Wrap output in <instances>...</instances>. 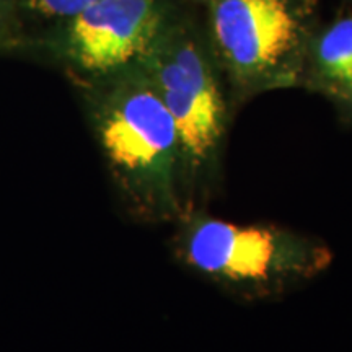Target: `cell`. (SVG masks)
Instances as JSON below:
<instances>
[{
    "label": "cell",
    "instance_id": "obj_1",
    "mask_svg": "<svg viewBox=\"0 0 352 352\" xmlns=\"http://www.w3.org/2000/svg\"><path fill=\"white\" fill-rule=\"evenodd\" d=\"M104 77L94 121L114 192L138 223L173 226L186 210L173 118L139 64Z\"/></svg>",
    "mask_w": 352,
    "mask_h": 352
},
{
    "label": "cell",
    "instance_id": "obj_2",
    "mask_svg": "<svg viewBox=\"0 0 352 352\" xmlns=\"http://www.w3.org/2000/svg\"><path fill=\"white\" fill-rule=\"evenodd\" d=\"M173 227L170 253L176 264L241 302L287 296L334 261L327 241L274 222H235L191 209Z\"/></svg>",
    "mask_w": 352,
    "mask_h": 352
},
{
    "label": "cell",
    "instance_id": "obj_3",
    "mask_svg": "<svg viewBox=\"0 0 352 352\" xmlns=\"http://www.w3.org/2000/svg\"><path fill=\"white\" fill-rule=\"evenodd\" d=\"M138 64L151 77L178 131L186 210L208 209L222 186L233 108L210 44L186 26L165 23Z\"/></svg>",
    "mask_w": 352,
    "mask_h": 352
},
{
    "label": "cell",
    "instance_id": "obj_4",
    "mask_svg": "<svg viewBox=\"0 0 352 352\" xmlns=\"http://www.w3.org/2000/svg\"><path fill=\"white\" fill-rule=\"evenodd\" d=\"M315 0H210V50L233 107L302 85Z\"/></svg>",
    "mask_w": 352,
    "mask_h": 352
},
{
    "label": "cell",
    "instance_id": "obj_5",
    "mask_svg": "<svg viewBox=\"0 0 352 352\" xmlns=\"http://www.w3.org/2000/svg\"><path fill=\"white\" fill-rule=\"evenodd\" d=\"M165 26L157 0H95L72 19L69 57L100 78L138 64Z\"/></svg>",
    "mask_w": 352,
    "mask_h": 352
},
{
    "label": "cell",
    "instance_id": "obj_6",
    "mask_svg": "<svg viewBox=\"0 0 352 352\" xmlns=\"http://www.w3.org/2000/svg\"><path fill=\"white\" fill-rule=\"evenodd\" d=\"M302 85L329 100L352 87V15H340L311 33Z\"/></svg>",
    "mask_w": 352,
    "mask_h": 352
},
{
    "label": "cell",
    "instance_id": "obj_7",
    "mask_svg": "<svg viewBox=\"0 0 352 352\" xmlns=\"http://www.w3.org/2000/svg\"><path fill=\"white\" fill-rule=\"evenodd\" d=\"M34 6L39 10L54 16H74L78 15L82 10L94 3L95 0H33Z\"/></svg>",
    "mask_w": 352,
    "mask_h": 352
},
{
    "label": "cell",
    "instance_id": "obj_8",
    "mask_svg": "<svg viewBox=\"0 0 352 352\" xmlns=\"http://www.w3.org/2000/svg\"><path fill=\"white\" fill-rule=\"evenodd\" d=\"M333 104L338 109V114H340L341 121L347 126H352V87L347 88L344 94L331 100Z\"/></svg>",
    "mask_w": 352,
    "mask_h": 352
}]
</instances>
